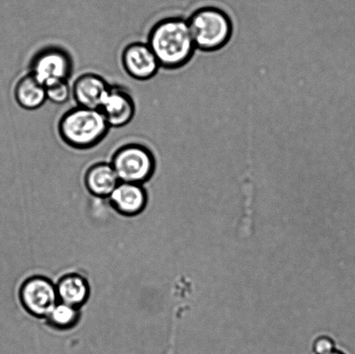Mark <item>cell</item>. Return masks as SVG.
I'll return each instance as SVG.
<instances>
[{
    "label": "cell",
    "mask_w": 355,
    "mask_h": 354,
    "mask_svg": "<svg viewBox=\"0 0 355 354\" xmlns=\"http://www.w3.org/2000/svg\"><path fill=\"white\" fill-rule=\"evenodd\" d=\"M187 23L196 50L217 51L231 40L232 20L227 13L217 7L207 6L195 10Z\"/></svg>",
    "instance_id": "cell-3"
},
{
    "label": "cell",
    "mask_w": 355,
    "mask_h": 354,
    "mask_svg": "<svg viewBox=\"0 0 355 354\" xmlns=\"http://www.w3.org/2000/svg\"><path fill=\"white\" fill-rule=\"evenodd\" d=\"M101 112L103 113L110 128H121L133 121L137 112L133 96L127 89L121 85H110Z\"/></svg>",
    "instance_id": "cell-8"
},
{
    "label": "cell",
    "mask_w": 355,
    "mask_h": 354,
    "mask_svg": "<svg viewBox=\"0 0 355 354\" xmlns=\"http://www.w3.org/2000/svg\"><path fill=\"white\" fill-rule=\"evenodd\" d=\"M110 85L105 78L96 73H85L80 75L71 85L73 99L76 106L100 109Z\"/></svg>",
    "instance_id": "cell-9"
},
{
    "label": "cell",
    "mask_w": 355,
    "mask_h": 354,
    "mask_svg": "<svg viewBox=\"0 0 355 354\" xmlns=\"http://www.w3.org/2000/svg\"><path fill=\"white\" fill-rule=\"evenodd\" d=\"M110 164L121 182L144 185L155 175L156 158L147 145L130 142L114 152Z\"/></svg>",
    "instance_id": "cell-4"
},
{
    "label": "cell",
    "mask_w": 355,
    "mask_h": 354,
    "mask_svg": "<svg viewBox=\"0 0 355 354\" xmlns=\"http://www.w3.org/2000/svg\"><path fill=\"white\" fill-rule=\"evenodd\" d=\"M59 301L81 310L90 296L88 280L79 274L71 273L61 277L55 284Z\"/></svg>",
    "instance_id": "cell-12"
},
{
    "label": "cell",
    "mask_w": 355,
    "mask_h": 354,
    "mask_svg": "<svg viewBox=\"0 0 355 354\" xmlns=\"http://www.w3.org/2000/svg\"><path fill=\"white\" fill-rule=\"evenodd\" d=\"M81 318V310L58 301L49 313L45 320L50 327L57 330L66 331L75 328Z\"/></svg>",
    "instance_id": "cell-14"
},
{
    "label": "cell",
    "mask_w": 355,
    "mask_h": 354,
    "mask_svg": "<svg viewBox=\"0 0 355 354\" xmlns=\"http://www.w3.org/2000/svg\"><path fill=\"white\" fill-rule=\"evenodd\" d=\"M110 130L99 109L76 106L62 114L58 124L59 137L75 150L96 148L107 137Z\"/></svg>",
    "instance_id": "cell-2"
},
{
    "label": "cell",
    "mask_w": 355,
    "mask_h": 354,
    "mask_svg": "<svg viewBox=\"0 0 355 354\" xmlns=\"http://www.w3.org/2000/svg\"><path fill=\"white\" fill-rule=\"evenodd\" d=\"M20 303L31 315L46 318L59 301L55 284L44 276H31L21 284Z\"/></svg>",
    "instance_id": "cell-6"
},
{
    "label": "cell",
    "mask_w": 355,
    "mask_h": 354,
    "mask_svg": "<svg viewBox=\"0 0 355 354\" xmlns=\"http://www.w3.org/2000/svg\"><path fill=\"white\" fill-rule=\"evenodd\" d=\"M328 354H345V353H344L343 352H340V351H338V350H334L333 352L329 353Z\"/></svg>",
    "instance_id": "cell-17"
},
{
    "label": "cell",
    "mask_w": 355,
    "mask_h": 354,
    "mask_svg": "<svg viewBox=\"0 0 355 354\" xmlns=\"http://www.w3.org/2000/svg\"><path fill=\"white\" fill-rule=\"evenodd\" d=\"M74 71V60L64 48L49 45L31 57L29 73L46 86L58 81H69Z\"/></svg>",
    "instance_id": "cell-5"
},
{
    "label": "cell",
    "mask_w": 355,
    "mask_h": 354,
    "mask_svg": "<svg viewBox=\"0 0 355 354\" xmlns=\"http://www.w3.org/2000/svg\"><path fill=\"white\" fill-rule=\"evenodd\" d=\"M47 100L51 103L62 105L72 97L71 85L69 81H58L45 86Z\"/></svg>",
    "instance_id": "cell-15"
},
{
    "label": "cell",
    "mask_w": 355,
    "mask_h": 354,
    "mask_svg": "<svg viewBox=\"0 0 355 354\" xmlns=\"http://www.w3.org/2000/svg\"><path fill=\"white\" fill-rule=\"evenodd\" d=\"M83 182L88 192L97 197H110L121 182L110 162L104 161L90 166Z\"/></svg>",
    "instance_id": "cell-11"
},
{
    "label": "cell",
    "mask_w": 355,
    "mask_h": 354,
    "mask_svg": "<svg viewBox=\"0 0 355 354\" xmlns=\"http://www.w3.org/2000/svg\"><path fill=\"white\" fill-rule=\"evenodd\" d=\"M17 105L24 110L34 111L40 109L47 100L45 86L30 73L21 78L14 89Z\"/></svg>",
    "instance_id": "cell-13"
},
{
    "label": "cell",
    "mask_w": 355,
    "mask_h": 354,
    "mask_svg": "<svg viewBox=\"0 0 355 354\" xmlns=\"http://www.w3.org/2000/svg\"><path fill=\"white\" fill-rule=\"evenodd\" d=\"M124 71L137 81L145 82L158 74L161 65L147 42H132L121 55Z\"/></svg>",
    "instance_id": "cell-7"
},
{
    "label": "cell",
    "mask_w": 355,
    "mask_h": 354,
    "mask_svg": "<svg viewBox=\"0 0 355 354\" xmlns=\"http://www.w3.org/2000/svg\"><path fill=\"white\" fill-rule=\"evenodd\" d=\"M162 69L175 71L187 65L196 51L187 19L168 17L149 30L148 41Z\"/></svg>",
    "instance_id": "cell-1"
},
{
    "label": "cell",
    "mask_w": 355,
    "mask_h": 354,
    "mask_svg": "<svg viewBox=\"0 0 355 354\" xmlns=\"http://www.w3.org/2000/svg\"><path fill=\"white\" fill-rule=\"evenodd\" d=\"M109 199L114 209L126 217L137 216L148 204L147 191L140 184L120 182Z\"/></svg>",
    "instance_id": "cell-10"
},
{
    "label": "cell",
    "mask_w": 355,
    "mask_h": 354,
    "mask_svg": "<svg viewBox=\"0 0 355 354\" xmlns=\"http://www.w3.org/2000/svg\"><path fill=\"white\" fill-rule=\"evenodd\" d=\"M313 348L316 354H328L335 350V342L329 336H320L315 339Z\"/></svg>",
    "instance_id": "cell-16"
}]
</instances>
